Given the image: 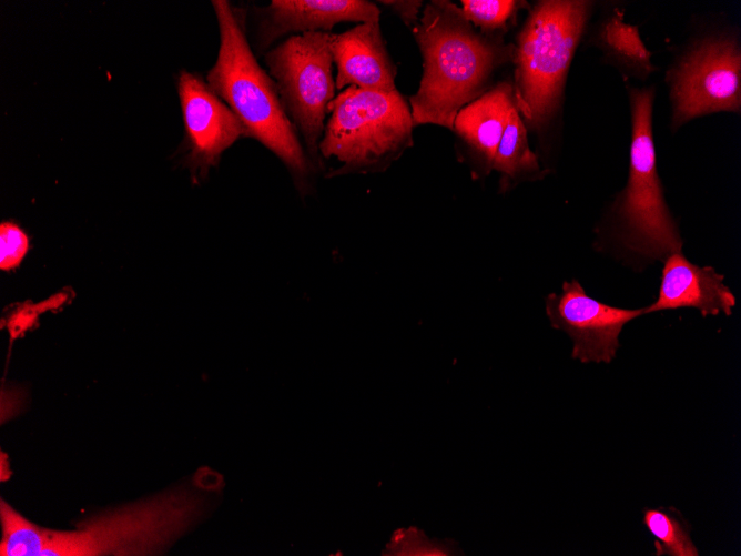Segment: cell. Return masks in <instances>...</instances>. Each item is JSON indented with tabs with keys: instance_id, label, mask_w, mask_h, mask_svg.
Returning <instances> with one entry per match:
<instances>
[{
	"instance_id": "12",
	"label": "cell",
	"mask_w": 741,
	"mask_h": 556,
	"mask_svg": "<svg viewBox=\"0 0 741 556\" xmlns=\"http://www.w3.org/2000/svg\"><path fill=\"white\" fill-rule=\"evenodd\" d=\"M329 49L336 64L335 87L355 85L363 90L392 92L396 68L387 52L379 22H363L331 33Z\"/></svg>"
},
{
	"instance_id": "16",
	"label": "cell",
	"mask_w": 741,
	"mask_h": 556,
	"mask_svg": "<svg viewBox=\"0 0 741 556\" xmlns=\"http://www.w3.org/2000/svg\"><path fill=\"white\" fill-rule=\"evenodd\" d=\"M643 524L656 538V555H699L690 536V528L673 509L647 508L643 510Z\"/></svg>"
},
{
	"instance_id": "10",
	"label": "cell",
	"mask_w": 741,
	"mask_h": 556,
	"mask_svg": "<svg viewBox=\"0 0 741 556\" xmlns=\"http://www.w3.org/2000/svg\"><path fill=\"white\" fill-rule=\"evenodd\" d=\"M177 92L184 123V165L194 180H203L219 164L222 153L248 133L199 74L182 70Z\"/></svg>"
},
{
	"instance_id": "4",
	"label": "cell",
	"mask_w": 741,
	"mask_h": 556,
	"mask_svg": "<svg viewBox=\"0 0 741 556\" xmlns=\"http://www.w3.org/2000/svg\"><path fill=\"white\" fill-rule=\"evenodd\" d=\"M202 499L173 491L99 513L75 530L39 526V556L160 555L200 516Z\"/></svg>"
},
{
	"instance_id": "17",
	"label": "cell",
	"mask_w": 741,
	"mask_h": 556,
	"mask_svg": "<svg viewBox=\"0 0 741 556\" xmlns=\"http://www.w3.org/2000/svg\"><path fill=\"white\" fill-rule=\"evenodd\" d=\"M603 40L617 54L629 61L650 69V52L640 39L638 29L616 17L606 24Z\"/></svg>"
},
{
	"instance_id": "19",
	"label": "cell",
	"mask_w": 741,
	"mask_h": 556,
	"mask_svg": "<svg viewBox=\"0 0 741 556\" xmlns=\"http://www.w3.org/2000/svg\"><path fill=\"white\" fill-rule=\"evenodd\" d=\"M29 249V239L24 231L14 223L2 222L0 225V269L10 271L19 266Z\"/></svg>"
},
{
	"instance_id": "13",
	"label": "cell",
	"mask_w": 741,
	"mask_h": 556,
	"mask_svg": "<svg viewBox=\"0 0 741 556\" xmlns=\"http://www.w3.org/2000/svg\"><path fill=\"white\" fill-rule=\"evenodd\" d=\"M658 299L643 313L680 307L697 309L702 316L731 315L735 296L723 283L724 276L710 266H698L680 252L664 260Z\"/></svg>"
},
{
	"instance_id": "7",
	"label": "cell",
	"mask_w": 741,
	"mask_h": 556,
	"mask_svg": "<svg viewBox=\"0 0 741 556\" xmlns=\"http://www.w3.org/2000/svg\"><path fill=\"white\" fill-rule=\"evenodd\" d=\"M331 33L290 36L263 54L283 110L317 172L318 144L324 133L328 104L335 98L336 90L332 72Z\"/></svg>"
},
{
	"instance_id": "18",
	"label": "cell",
	"mask_w": 741,
	"mask_h": 556,
	"mask_svg": "<svg viewBox=\"0 0 741 556\" xmlns=\"http://www.w3.org/2000/svg\"><path fill=\"white\" fill-rule=\"evenodd\" d=\"M510 0H463L465 18L481 30H495L505 24L518 7Z\"/></svg>"
},
{
	"instance_id": "14",
	"label": "cell",
	"mask_w": 741,
	"mask_h": 556,
	"mask_svg": "<svg viewBox=\"0 0 741 556\" xmlns=\"http://www.w3.org/2000/svg\"><path fill=\"white\" fill-rule=\"evenodd\" d=\"M515 108L514 87L501 82L457 113L453 131L466 144L478 173L487 175L493 170L497 148Z\"/></svg>"
},
{
	"instance_id": "8",
	"label": "cell",
	"mask_w": 741,
	"mask_h": 556,
	"mask_svg": "<svg viewBox=\"0 0 741 556\" xmlns=\"http://www.w3.org/2000/svg\"><path fill=\"white\" fill-rule=\"evenodd\" d=\"M741 57L730 40H712L693 50L672 80L677 124L715 111H739Z\"/></svg>"
},
{
	"instance_id": "6",
	"label": "cell",
	"mask_w": 741,
	"mask_h": 556,
	"mask_svg": "<svg viewBox=\"0 0 741 556\" xmlns=\"http://www.w3.org/2000/svg\"><path fill=\"white\" fill-rule=\"evenodd\" d=\"M632 139L628 184L617 211L626 245L643 256L664 260L680 252L682 240L669 213L657 172L651 118L653 91H631Z\"/></svg>"
},
{
	"instance_id": "3",
	"label": "cell",
	"mask_w": 741,
	"mask_h": 556,
	"mask_svg": "<svg viewBox=\"0 0 741 556\" xmlns=\"http://www.w3.org/2000/svg\"><path fill=\"white\" fill-rule=\"evenodd\" d=\"M328 114L318 144L325 178L384 172L414 144L410 107L398 90L347 87L331 101Z\"/></svg>"
},
{
	"instance_id": "15",
	"label": "cell",
	"mask_w": 741,
	"mask_h": 556,
	"mask_svg": "<svg viewBox=\"0 0 741 556\" xmlns=\"http://www.w3.org/2000/svg\"><path fill=\"white\" fill-rule=\"evenodd\" d=\"M493 169L500 174L501 190L524 181L540 179L546 172L529 148L527 131L517 108L509 115Z\"/></svg>"
},
{
	"instance_id": "2",
	"label": "cell",
	"mask_w": 741,
	"mask_h": 556,
	"mask_svg": "<svg viewBox=\"0 0 741 556\" xmlns=\"http://www.w3.org/2000/svg\"><path fill=\"white\" fill-rule=\"evenodd\" d=\"M211 3L220 29V49L206 75L209 87L244 124L248 138L281 160L298 193L308 195L317 170L283 110L275 82L250 47L242 13L225 0Z\"/></svg>"
},
{
	"instance_id": "5",
	"label": "cell",
	"mask_w": 741,
	"mask_h": 556,
	"mask_svg": "<svg viewBox=\"0 0 741 556\" xmlns=\"http://www.w3.org/2000/svg\"><path fill=\"white\" fill-rule=\"evenodd\" d=\"M588 2L548 0L531 10L514 51L515 100L535 125L557 108L566 74L581 36Z\"/></svg>"
},
{
	"instance_id": "9",
	"label": "cell",
	"mask_w": 741,
	"mask_h": 556,
	"mask_svg": "<svg viewBox=\"0 0 741 556\" xmlns=\"http://www.w3.org/2000/svg\"><path fill=\"white\" fill-rule=\"evenodd\" d=\"M550 325L572 341L571 357L581 363H610L620 346L619 335L643 309L615 307L587 295L577 280L564 282L560 293L546 296Z\"/></svg>"
},
{
	"instance_id": "1",
	"label": "cell",
	"mask_w": 741,
	"mask_h": 556,
	"mask_svg": "<svg viewBox=\"0 0 741 556\" xmlns=\"http://www.w3.org/2000/svg\"><path fill=\"white\" fill-rule=\"evenodd\" d=\"M413 32L423 57L422 80L408 101L414 125L454 130L457 113L483 94L505 50L477 33L449 1L427 3Z\"/></svg>"
},
{
	"instance_id": "11",
	"label": "cell",
	"mask_w": 741,
	"mask_h": 556,
	"mask_svg": "<svg viewBox=\"0 0 741 556\" xmlns=\"http://www.w3.org/2000/svg\"><path fill=\"white\" fill-rule=\"evenodd\" d=\"M256 49L265 53L280 38L331 32L341 22H379L378 7L365 0H272L255 8Z\"/></svg>"
},
{
	"instance_id": "20",
	"label": "cell",
	"mask_w": 741,
	"mask_h": 556,
	"mask_svg": "<svg viewBox=\"0 0 741 556\" xmlns=\"http://www.w3.org/2000/svg\"><path fill=\"white\" fill-rule=\"evenodd\" d=\"M379 3L388 7L393 12H395L406 26L414 28L419 21V11L423 7V1H379Z\"/></svg>"
}]
</instances>
